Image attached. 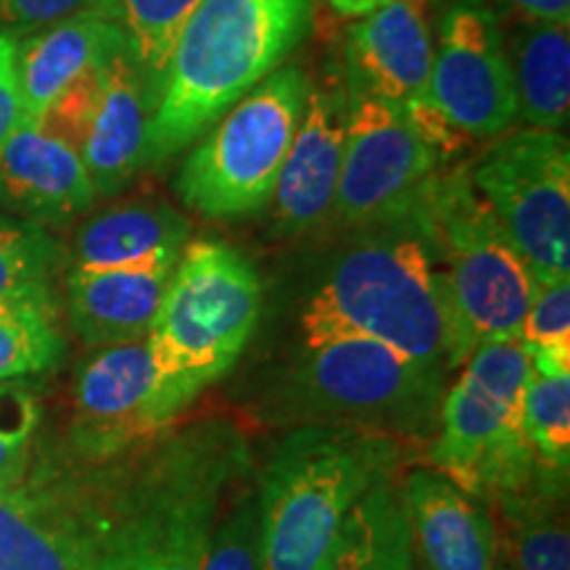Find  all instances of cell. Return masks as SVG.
<instances>
[{"instance_id": "cell-1", "label": "cell", "mask_w": 570, "mask_h": 570, "mask_svg": "<svg viewBox=\"0 0 570 570\" xmlns=\"http://www.w3.org/2000/svg\"><path fill=\"white\" fill-rule=\"evenodd\" d=\"M252 444L227 417H198L111 454L35 439L0 489V570H198Z\"/></svg>"}, {"instance_id": "cell-2", "label": "cell", "mask_w": 570, "mask_h": 570, "mask_svg": "<svg viewBox=\"0 0 570 570\" xmlns=\"http://www.w3.org/2000/svg\"><path fill=\"white\" fill-rule=\"evenodd\" d=\"M367 227L320 275L298 315V344L362 336L460 370L468 356L415 223L402 214Z\"/></svg>"}, {"instance_id": "cell-3", "label": "cell", "mask_w": 570, "mask_h": 570, "mask_svg": "<svg viewBox=\"0 0 570 570\" xmlns=\"http://www.w3.org/2000/svg\"><path fill=\"white\" fill-rule=\"evenodd\" d=\"M315 0H198L177 35L148 122L146 164L173 159L309 32Z\"/></svg>"}, {"instance_id": "cell-4", "label": "cell", "mask_w": 570, "mask_h": 570, "mask_svg": "<svg viewBox=\"0 0 570 570\" xmlns=\"http://www.w3.org/2000/svg\"><path fill=\"white\" fill-rule=\"evenodd\" d=\"M402 444L346 425H296L256 483L259 570H325L352 510L396 475Z\"/></svg>"}, {"instance_id": "cell-5", "label": "cell", "mask_w": 570, "mask_h": 570, "mask_svg": "<svg viewBox=\"0 0 570 570\" xmlns=\"http://www.w3.org/2000/svg\"><path fill=\"white\" fill-rule=\"evenodd\" d=\"M446 370L362 336L298 344L296 354L259 399L275 423L346 425L428 444L436 433Z\"/></svg>"}, {"instance_id": "cell-6", "label": "cell", "mask_w": 570, "mask_h": 570, "mask_svg": "<svg viewBox=\"0 0 570 570\" xmlns=\"http://www.w3.org/2000/svg\"><path fill=\"white\" fill-rule=\"evenodd\" d=\"M404 214L431 254L465 356L489 341L518 338L537 281L475 194L468 169L441 167Z\"/></svg>"}, {"instance_id": "cell-7", "label": "cell", "mask_w": 570, "mask_h": 570, "mask_svg": "<svg viewBox=\"0 0 570 570\" xmlns=\"http://www.w3.org/2000/svg\"><path fill=\"white\" fill-rule=\"evenodd\" d=\"M531 356L518 338L475 346L444 391L428 462L483 504L515 494L541 465L523 431V391Z\"/></svg>"}, {"instance_id": "cell-8", "label": "cell", "mask_w": 570, "mask_h": 570, "mask_svg": "<svg viewBox=\"0 0 570 570\" xmlns=\"http://www.w3.org/2000/svg\"><path fill=\"white\" fill-rule=\"evenodd\" d=\"M262 315L252 259L225 240H190L169 277L148 344L196 394L227 375Z\"/></svg>"}, {"instance_id": "cell-9", "label": "cell", "mask_w": 570, "mask_h": 570, "mask_svg": "<svg viewBox=\"0 0 570 570\" xmlns=\"http://www.w3.org/2000/svg\"><path fill=\"white\" fill-rule=\"evenodd\" d=\"M309 88L302 69L281 67L246 92L185 159L175 177L180 202L206 219H238L265 209Z\"/></svg>"}, {"instance_id": "cell-10", "label": "cell", "mask_w": 570, "mask_h": 570, "mask_svg": "<svg viewBox=\"0 0 570 570\" xmlns=\"http://www.w3.org/2000/svg\"><path fill=\"white\" fill-rule=\"evenodd\" d=\"M470 183L537 283L570 281V148L566 135L518 130L473 164Z\"/></svg>"}, {"instance_id": "cell-11", "label": "cell", "mask_w": 570, "mask_h": 570, "mask_svg": "<svg viewBox=\"0 0 570 570\" xmlns=\"http://www.w3.org/2000/svg\"><path fill=\"white\" fill-rule=\"evenodd\" d=\"M196 396L148 338L101 346L77 370L63 439L85 454L119 452L173 428Z\"/></svg>"}, {"instance_id": "cell-12", "label": "cell", "mask_w": 570, "mask_h": 570, "mask_svg": "<svg viewBox=\"0 0 570 570\" xmlns=\"http://www.w3.org/2000/svg\"><path fill=\"white\" fill-rule=\"evenodd\" d=\"M444 161L412 130L402 111L352 88L333 214L348 227L402 217Z\"/></svg>"}, {"instance_id": "cell-13", "label": "cell", "mask_w": 570, "mask_h": 570, "mask_svg": "<svg viewBox=\"0 0 570 570\" xmlns=\"http://www.w3.org/2000/svg\"><path fill=\"white\" fill-rule=\"evenodd\" d=\"M431 98L468 140L499 138L515 122L508 48L489 6L468 0L444 13L431 63Z\"/></svg>"}, {"instance_id": "cell-14", "label": "cell", "mask_w": 570, "mask_h": 570, "mask_svg": "<svg viewBox=\"0 0 570 570\" xmlns=\"http://www.w3.org/2000/svg\"><path fill=\"white\" fill-rule=\"evenodd\" d=\"M412 570H499L497 520L489 504L433 468H412L399 487Z\"/></svg>"}, {"instance_id": "cell-15", "label": "cell", "mask_w": 570, "mask_h": 570, "mask_svg": "<svg viewBox=\"0 0 570 570\" xmlns=\"http://www.w3.org/2000/svg\"><path fill=\"white\" fill-rule=\"evenodd\" d=\"M346 56L354 88L407 111L431 101L433 40L428 0H386L348 27Z\"/></svg>"}, {"instance_id": "cell-16", "label": "cell", "mask_w": 570, "mask_h": 570, "mask_svg": "<svg viewBox=\"0 0 570 570\" xmlns=\"http://www.w3.org/2000/svg\"><path fill=\"white\" fill-rule=\"evenodd\" d=\"M80 151L35 122L21 119L0 146V209L42 227L63 225L96 202Z\"/></svg>"}, {"instance_id": "cell-17", "label": "cell", "mask_w": 570, "mask_h": 570, "mask_svg": "<svg viewBox=\"0 0 570 570\" xmlns=\"http://www.w3.org/2000/svg\"><path fill=\"white\" fill-rule=\"evenodd\" d=\"M346 96L309 88L302 122L275 185V223L285 235H302L333 214L346 140Z\"/></svg>"}, {"instance_id": "cell-18", "label": "cell", "mask_w": 570, "mask_h": 570, "mask_svg": "<svg viewBox=\"0 0 570 570\" xmlns=\"http://www.w3.org/2000/svg\"><path fill=\"white\" fill-rule=\"evenodd\" d=\"M177 259L180 256H156L122 267H71L67 298L77 338L90 348L146 338Z\"/></svg>"}, {"instance_id": "cell-19", "label": "cell", "mask_w": 570, "mask_h": 570, "mask_svg": "<svg viewBox=\"0 0 570 570\" xmlns=\"http://www.w3.org/2000/svg\"><path fill=\"white\" fill-rule=\"evenodd\" d=\"M148 122L151 104L125 46L106 61L101 96L80 146L96 196H117L146 167Z\"/></svg>"}, {"instance_id": "cell-20", "label": "cell", "mask_w": 570, "mask_h": 570, "mask_svg": "<svg viewBox=\"0 0 570 570\" xmlns=\"http://www.w3.org/2000/svg\"><path fill=\"white\" fill-rule=\"evenodd\" d=\"M125 46L122 27L106 13H80L30 32L21 46L17 42L21 119H38L71 80Z\"/></svg>"}, {"instance_id": "cell-21", "label": "cell", "mask_w": 570, "mask_h": 570, "mask_svg": "<svg viewBox=\"0 0 570 570\" xmlns=\"http://www.w3.org/2000/svg\"><path fill=\"white\" fill-rule=\"evenodd\" d=\"M190 238V223L169 204L140 198L114 206L80 227L75 267H122L156 256H180Z\"/></svg>"}, {"instance_id": "cell-22", "label": "cell", "mask_w": 570, "mask_h": 570, "mask_svg": "<svg viewBox=\"0 0 570 570\" xmlns=\"http://www.w3.org/2000/svg\"><path fill=\"white\" fill-rule=\"evenodd\" d=\"M570 24L520 21L504 40L518 117L533 130L560 132L570 114Z\"/></svg>"}, {"instance_id": "cell-23", "label": "cell", "mask_w": 570, "mask_h": 570, "mask_svg": "<svg viewBox=\"0 0 570 570\" xmlns=\"http://www.w3.org/2000/svg\"><path fill=\"white\" fill-rule=\"evenodd\" d=\"M568 475L541 468L529 487L494 499L518 570H570Z\"/></svg>"}, {"instance_id": "cell-24", "label": "cell", "mask_w": 570, "mask_h": 570, "mask_svg": "<svg viewBox=\"0 0 570 570\" xmlns=\"http://www.w3.org/2000/svg\"><path fill=\"white\" fill-rule=\"evenodd\" d=\"M325 570H412L410 531L396 475L356 502Z\"/></svg>"}, {"instance_id": "cell-25", "label": "cell", "mask_w": 570, "mask_h": 570, "mask_svg": "<svg viewBox=\"0 0 570 570\" xmlns=\"http://www.w3.org/2000/svg\"><path fill=\"white\" fill-rule=\"evenodd\" d=\"M198 0H117V21L138 69L151 111L173 56L175 40Z\"/></svg>"}, {"instance_id": "cell-26", "label": "cell", "mask_w": 570, "mask_h": 570, "mask_svg": "<svg viewBox=\"0 0 570 570\" xmlns=\"http://www.w3.org/2000/svg\"><path fill=\"white\" fill-rule=\"evenodd\" d=\"M63 338L53 296L0 306V383H17L56 367Z\"/></svg>"}, {"instance_id": "cell-27", "label": "cell", "mask_w": 570, "mask_h": 570, "mask_svg": "<svg viewBox=\"0 0 570 570\" xmlns=\"http://www.w3.org/2000/svg\"><path fill=\"white\" fill-rule=\"evenodd\" d=\"M61 248L51 233L30 219L0 217V306L51 296Z\"/></svg>"}, {"instance_id": "cell-28", "label": "cell", "mask_w": 570, "mask_h": 570, "mask_svg": "<svg viewBox=\"0 0 570 570\" xmlns=\"http://www.w3.org/2000/svg\"><path fill=\"white\" fill-rule=\"evenodd\" d=\"M523 431L541 468H570V373L544 375L531 370L523 391Z\"/></svg>"}, {"instance_id": "cell-29", "label": "cell", "mask_w": 570, "mask_h": 570, "mask_svg": "<svg viewBox=\"0 0 570 570\" xmlns=\"http://www.w3.org/2000/svg\"><path fill=\"white\" fill-rule=\"evenodd\" d=\"M518 341L531 356V370L570 373V281L537 283Z\"/></svg>"}, {"instance_id": "cell-30", "label": "cell", "mask_w": 570, "mask_h": 570, "mask_svg": "<svg viewBox=\"0 0 570 570\" xmlns=\"http://www.w3.org/2000/svg\"><path fill=\"white\" fill-rule=\"evenodd\" d=\"M198 570H259V510L252 475L225 502Z\"/></svg>"}, {"instance_id": "cell-31", "label": "cell", "mask_w": 570, "mask_h": 570, "mask_svg": "<svg viewBox=\"0 0 570 570\" xmlns=\"http://www.w3.org/2000/svg\"><path fill=\"white\" fill-rule=\"evenodd\" d=\"M40 410L27 391L0 383V489L11 487L30 462Z\"/></svg>"}, {"instance_id": "cell-32", "label": "cell", "mask_w": 570, "mask_h": 570, "mask_svg": "<svg viewBox=\"0 0 570 570\" xmlns=\"http://www.w3.org/2000/svg\"><path fill=\"white\" fill-rule=\"evenodd\" d=\"M106 61L101 67H92L85 71V75L77 77V80H71L67 88H63L59 96L48 104V109L35 119L42 130L56 135V138L67 140L71 148H77V151H80L85 132H88L92 109H96L98 96H101Z\"/></svg>"}, {"instance_id": "cell-33", "label": "cell", "mask_w": 570, "mask_h": 570, "mask_svg": "<svg viewBox=\"0 0 570 570\" xmlns=\"http://www.w3.org/2000/svg\"><path fill=\"white\" fill-rule=\"evenodd\" d=\"M80 13H106L117 19V0H0V32H38Z\"/></svg>"}, {"instance_id": "cell-34", "label": "cell", "mask_w": 570, "mask_h": 570, "mask_svg": "<svg viewBox=\"0 0 570 570\" xmlns=\"http://www.w3.org/2000/svg\"><path fill=\"white\" fill-rule=\"evenodd\" d=\"M21 122V96L17 77V38L0 32V146Z\"/></svg>"}, {"instance_id": "cell-35", "label": "cell", "mask_w": 570, "mask_h": 570, "mask_svg": "<svg viewBox=\"0 0 570 570\" xmlns=\"http://www.w3.org/2000/svg\"><path fill=\"white\" fill-rule=\"evenodd\" d=\"M520 21L570 24V0H497Z\"/></svg>"}, {"instance_id": "cell-36", "label": "cell", "mask_w": 570, "mask_h": 570, "mask_svg": "<svg viewBox=\"0 0 570 570\" xmlns=\"http://www.w3.org/2000/svg\"><path fill=\"white\" fill-rule=\"evenodd\" d=\"M327 3L336 9L341 17H348V19H362L367 17V13H373L377 6H383L386 0H327Z\"/></svg>"}, {"instance_id": "cell-37", "label": "cell", "mask_w": 570, "mask_h": 570, "mask_svg": "<svg viewBox=\"0 0 570 570\" xmlns=\"http://www.w3.org/2000/svg\"><path fill=\"white\" fill-rule=\"evenodd\" d=\"M0 217H3V212H0Z\"/></svg>"}]
</instances>
